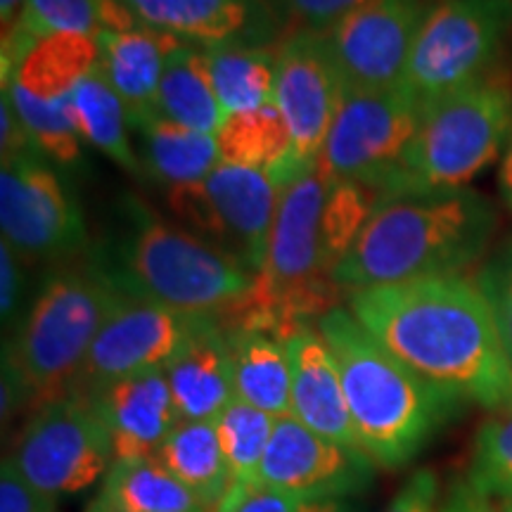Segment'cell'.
I'll list each match as a JSON object with an SVG mask.
<instances>
[{"label":"cell","mask_w":512,"mask_h":512,"mask_svg":"<svg viewBox=\"0 0 512 512\" xmlns=\"http://www.w3.org/2000/svg\"><path fill=\"white\" fill-rule=\"evenodd\" d=\"M358 323L415 375L489 411L512 406V368L489 302L463 275L351 292Z\"/></svg>","instance_id":"1"},{"label":"cell","mask_w":512,"mask_h":512,"mask_svg":"<svg viewBox=\"0 0 512 512\" xmlns=\"http://www.w3.org/2000/svg\"><path fill=\"white\" fill-rule=\"evenodd\" d=\"M496 226V207L472 188L380 197L332 283L356 292L460 275L482 259Z\"/></svg>","instance_id":"2"},{"label":"cell","mask_w":512,"mask_h":512,"mask_svg":"<svg viewBox=\"0 0 512 512\" xmlns=\"http://www.w3.org/2000/svg\"><path fill=\"white\" fill-rule=\"evenodd\" d=\"M316 330L337 358L361 451L389 470L406 465L458 399L403 366L349 309L325 311L316 320Z\"/></svg>","instance_id":"3"},{"label":"cell","mask_w":512,"mask_h":512,"mask_svg":"<svg viewBox=\"0 0 512 512\" xmlns=\"http://www.w3.org/2000/svg\"><path fill=\"white\" fill-rule=\"evenodd\" d=\"M100 259L131 297L207 316L240 304L256 280L238 259L164 221L136 197L124 200L117 245Z\"/></svg>","instance_id":"4"},{"label":"cell","mask_w":512,"mask_h":512,"mask_svg":"<svg viewBox=\"0 0 512 512\" xmlns=\"http://www.w3.org/2000/svg\"><path fill=\"white\" fill-rule=\"evenodd\" d=\"M124 297L100 256L57 268L5 342L3 375L36 406L69 394L95 337Z\"/></svg>","instance_id":"5"},{"label":"cell","mask_w":512,"mask_h":512,"mask_svg":"<svg viewBox=\"0 0 512 512\" xmlns=\"http://www.w3.org/2000/svg\"><path fill=\"white\" fill-rule=\"evenodd\" d=\"M512 126V86L484 76L422 110V121L396 169L392 195L467 188L501 155Z\"/></svg>","instance_id":"6"},{"label":"cell","mask_w":512,"mask_h":512,"mask_svg":"<svg viewBox=\"0 0 512 512\" xmlns=\"http://www.w3.org/2000/svg\"><path fill=\"white\" fill-rule=\"evenodd\" d=\"M512 31V0H437L408 60L403 88L422 110L491 74Z\"/></svg>","instance_id":"7"},{"label":"cell","mask_w":512,"mask_h":512,"mask_svg":"<svg viewBox=\"0 0 512 512\" xmlns=\"http://www.w3.org/2000/svg\"><path fill=\"white\" fill-rule=\"evenodd\" d=\"M8 458L29 484L55 501L102 482L114 463L105 422L79 394L38 406Z\"/></svg>","instance_id":"8"},{"label":"cell","mask_w":512,"mask_h":512,"mask_svg":"<svg viewBox=\"0 0 512 512\" xmlns=\"http://www.w3.org/2000/svg\"><path fill=\"white\" fill-rule=\"evenodd\" d=\"M420 121L422 105L406 88H344L318 162L337 181H356L380 197H389L396 169L413 143Z\"/></svg>","instance_id":"9"},{"label":"cell","mask_w":512,"mask_h":512,"mask_svg":"<svg viewBox=\"0 0 512 512\" xmlns=\"http://www.w3.org/2000/svg\"><path fill=\"white\" fill-rule=\"evenodd\" d=\"M280 188L261 171L219 164L202 183L166 190L178 221L197 238L264 271Z\"/></svg>","instance_id":"10"},{"label":"cell","mask_w":512,"mask_h":512,"mask_svg":"<svg viewBox=\"0 0 512 512\" xmlns=\"http://www.w3.org/2000/svg\"><path fill=\"white\" fill-rule=\"evenodd\" d=\"M216 323L219 316L176 311L126 294L95 337L69 394L91 396L126 377L166 370L192 339Z\"/></svg>","instance_id":"11"},{"label":"cell","mask_w":512,"mask_h":512,"mask_svg":"<svg viewBox=\"0 0 512 512\" xmlns=\"http://www.w3.org/2000/svg\"><path fill=\"white\" fill-rule=\"evenodd\" d=\"M0 230L24 261L67 259L86 245L79 202L41 155L3 159Z\"/></svg>","instance_id":"12"},{"label":"cell","mask_w":512,"mask_h":512,"mask_svg":"<svg viewBox=\"0 0 512 512\" xmlns=\"http://www.w3.org/2000/svg\"><path fill=\"white\" fill-rule=\"evenodd\" d=\"M437 0H366L323 31L344 88H403L418 34Z\"/></svg>","instance_id":"13"},{"label":"cell","mask_w":512,"mask_h":512,"mask_svg":"<svg viewBox=\"0 0 512 512\" xmlns=\"http://www.w3.org/2000/svg\"><path fill=\"white\" fill-rule=\"evenodd\" d=\"M344 95L323 31H290L275 48V100L299 159L318 162Z\"/></svg>","instance_id":"14"},{"label":"cell","mask_w":512,"mask_h":512,"mask_svg":"<svg viewBox=\"0 0 512 512\" xmlns=\"http://www.w3.org/2000/svg\"><path fill=\"white\" fill-rule=\"evenodd\" d=\"M373 465L363 451L320 437L287 415L275 420L254 486L283 494L349 498L373 479Z\"/></svg>","instance_id":"15"},{"label":"cell","mask_w":512,"mask_h":512,"mask_svg":"<svg viewBox=\"0 0 512 512\" xmlns=\"http://www.w3.org/2000/svg\"><path fill=\"white\" fill-rule=\"evenodd\" d=\"M86 399L110 432L114 463L155 458L178 425L164 370L112 382Z\"/></svg>","instance_id":"16"},{"label":"cell","mask_w":512,"mask_h":512,"mask_svg":"<svg viewBox=\"0 0 512 512\" xmlns=\"http://www.w3.org/2000/svg\"><path fill=\"white\" fill-rule=\"evenodd\" d=\"M145 27L195 48L264 43L271 29L266 0H121Z\"/></svg>","instance_id":"17"},{"label":"cell","mask_w":512,"mask_h":512,"mask_svg":"<svg viewBox=\"0 0 512 512\" xmlns=\"http://www.w3.org/2000/svg\"><path fill=\"white\" fill-rule=\"evenodd\" d=\"M285 347L292 373V418L320 437L361 451L330 344L316 328L302 325L285 339Z\"/></svg>","instance_id":"18"},{"label":"cell","mask_w":512,"mask_h":512,"mask_svg":"<svg viewBox=\"0 0 512 512\" xmlns=\"http://www.w3.org/2000/svg\"><path fill=\"white\" fill-rule=\"evenodd\" d=\"M100 69L128 112V124L155 114V102L166 62L188 43L145 24L98 36Z\"/></svg>","instance_id":"19"},{"label":"cell","mask_w":512,"mask_h":512,"mask_svg":"<svg viewBox=\"0 0 512 512\" xmlns=\"http://www.w3.org/2000/svg\"><path fill=\"white\" fill-rule=\"evenodd\" d=\"M98 64V36L50 34L3 57V86H15L43 102L67 100Z\"/></svg>","instance_id":"20"},{"label":"cell","mask_w":512,"mask_h":512,"mask_svg":"<svg viewBox=\"0 0 512 512\" xmlns=\"http://www.w3.org/2000/svg\"><path fill=\"white\" fill-rule=\"evenodd\" d=\"M164 375L169 380L178 422L219 418L223 408L235 399L228 335L221 323L192 339Z\"/></svg>","instance_id":"21"},{"label":"cell","mask_w":512,"mask_h":512,"mask_svg":"<svg viewBox=\"0 0 512 512\" xmlns=\"http://www.w3.org/2000/svg\"><path fill=\"white\" fill-rule=\"evenodd\" d=\"M216 147H219L221 164L261 171L278 188L311 166L299 159L290 128L275 105L254 112L228 114L216 131Z\"/></svg>","instance_id":"22"},{"label":"cell","mask_w":512,"mask_h":512,"mask_svg":"<svg viewBox=\"0 0 512 512\" xmlns=\"http://www.w3.org/2000/svg\"><path fill=\"white\" fill-rule=\"evenodd\" d=\"M235 396L273 418L292 415V373L285 339L268 330H226Z\"/></svg>","instance_id":"23"},{"label":"cell","mask_w":512,"mask_h":512,"mask_svg":"<svg viewBox=\"0 0 512 512\" xmlns=\"http://www.w3.org/2000/svg\"><path fill=\"white\" fill-rule=\"evenodd\" d=\"M140 145L143 174L164 185V190L202 183L221 164L216 136L171 124L150 114L131 124Z\"/></svg>","instance_id":"24"},{"label":"cell","mask_w":512,"mask_h":512,"mask_svg":"<svg viewBox=\"0 0 512 512\" xmlns=\"http://www.w3.org/2000/svg\"><path fill=\"white\" fill-rule=\"evenodd\" d=\"M136 27L140 22L121 0H24L15 22L3 29V57L50 34L100 36Z\"/></svg>","instance_id":"25"},{"label":"cell","mask_w":512,"mask_h":512,"mask_svg":"<svg viewBox=\"0 0 512 512\" xmlns=\"http://www.w3.org/2000/svg\"><path fill=\"white\" fill-rule=\"evenodd\" d=\"M93 503L114 512H214L157 456L112 463Z\"/></svg>","instance_id":"26"},{"label":"cell","mask_w":512,"mask_h":512,"mask_svg":"<svg viewBox=\"0 0 512 512\" xmlns=\"http://www.w3.org/2000/svg\"><path fill=\"white\" fill-rule=\"evenodd\" d=\"M155 114L171 124L216 136L228 114L216 98L204 48L181 46L171 55L159 83Z\"/></svg>","instance_id":"27"},{"label":"cell","mask_w":512,"mask_h":512,"mask_svg":"<svg viewBox=\"0 0 512 512\" xmlns=\"http://www.w3.org/2000/svg\"><path fill=\"white\" fill-rule=\"evenodd\" d=\"M72 110L83 143L110 157L126 174L145 176L138 150L131 140L133 131L124 102L105 79L100 64L74 88Z\"/></svg>","instance_id":"28"},{"label":"cell","mask_w":512,"mask_h":512,"mask_svg":"<svg viewBox=\"0 0 512 512\" xmlns=\"http://www.w3.org/2000/svg\"><path fill=\"white\" fill-rule=\"evenodd\" d=\"M157 458L209 508L216 510L223 501L230 475L214 420H181L159 448Z\"/></svg>","instance_id":"29"},{"label":"cell","mask_w":512,"mask_h":512,"mask_svg":"<svg viewBox=\"0 0 512 512\" xmlns=\"http://www.w3.org/2000/svg\"><path fill=\"white\" fill-rule=\"evenodd\" d=\"M204 55L223 112L240 114L273 105L275 50L264 43H228L207 48Z\"/></svg>","instance_id":"30"},{"label":"cell","mask_w":512,"mask_h":512,"mask_svg":"<svg viewBox=\"0 0 512 512\" xmlns=\"http://www.w3.org/2000/svg\"><path fill=\"white\" fill-rule=\"evenodd\" d=\"M275 420L278 418L249 406L238 396L214 420L230 475L228 491H242L254 486Z\"/></svg>","instance_id":"31"},{"label":"cell","mask_w":512,"mask_h":512,"mask_svg":"<svg viewBox=\"0 0 512 512\" xmlns=\"http://www.w3.org/2000/svg\"><path fill=\"white\" fill-rule=\"evenodd\" d=\"M380 195L368 185L332 178L320 216V268L332 280V271L351 252L373 216Z\"/></svg>","instance_id":"32"},{"label":"cell","mask_w":512,"mask_h":512,"mask_svg":"<svg viewBox=\"0 0 512 512\" xmlns=\"http://www.w3.org/2000/svg\"><path fill=\"white\" fill-rule=\"evenodd\" d=\"M10 93L12 105L27 128L36 152L46 162L60 169H74L83 159V138L76 126L72 98L43 102L22 93L15 86H3Z\"/></svg>","instance_id":"33"},{"label":"cell","mask_w":512,"mask_h":512,"mask_svg":"<svg viewBox=\"0 0 512 512\" xmlns=\"http://www.w3.org/2000/svg\"><path fill=\"white\" fill-rule=\"evenodd\" d=\"M467 482L491 501L512 503V406L479 427Z\"/></svg>","instance_id":"34"},{"label":"cell","mask_w":512,"mask_h":512,"mask_svg":"<svg viewBox=\"0 0 512 512\" xmlns=\"http://www.w3.org/2000/svg\"><path fill=\"white\" fill-rule=\"evenodd\" d=\"M214 512H351L347 498L283 494L271 489L228 491Z\"/></svg>","instance_id":"35"},{"label":"cell","mask_w":512,"mask_h":512,"mask_svg":"<svg viewBox=\"0 0 512 512\" xmlns=\"http://www.w3.org/2000/svg\"><path fill=\"white\" fill-rule=\"evenodd\" d=\"M475 283L489 302L498 337L512 368V240L486 261Z\"/></svg>","instance_id":"36"},{"label":"cell","mask_w":512,"mask_h":512,"mask_svg":"<svg viewBox=\"0 0 512 512\" xmlns=\"http://www.w3.org/2000/svg\"><path fill=\"white\" fill-rule=\"evenodd\" d=\"M366 0H278L292 31H328Z\"/></svg>","instance_id":"37"},{"label":"cell","mask_w":512,"mask_h":512,"mask_svg":"<svg viewBox=\"0 0 512 512\" xmlns=\"http://www.w3.org/2000/svg\"><path fill=\"white\" fill-rule=\"evenodd\" d=\"M57 501L38 491L17 470L10 458L0 467V512H57Z\"/></svg>","instance_id":"38"},{"label":"cell","mask_w":512,"mask_h":512,"mask_svg":"<svg viewBox=\"0 0 512 512\" xmlns=\"http://www.w3.org/2000/svg\"><path fill=\"white\" fill-rule=\"evenodd\" d=\"M439 510V477L434 470H415L399 494L389 503L387 512H437Z\"/></svg>","instance_id":"39"},{"label":"cell","mask_w":512,"mask_h":512,"mask_svg":"<svg viewBox=\"0 0 512 512\" xmlns=\"http://www.w3.org/2000/svg\"><path fill=\"white\" fill-rule=\"evenodd\" d=\"M22 256L8 242H0V316L3 325L15 323L24 294V271Z\"/></svg>","instance_id":"40"},{"label":"cell","mask_w":512,"mask_h":512,"mask_svg":"<svg viewBox=\"0 0 512 512\" xmlns=\"http://www.w3.org/2000/svg\"><path fill=\"white\" fill-rule=\"evenodd\" d=\"M0 152H3V159L22 157V155H38L34 143H31L27 128H24L22 119L12 105L10 93H0Z\"/></svg>","instance_id":"41"},{"label":"cell","mask_w":512,"mask_h":512,"mask_svg":"<svg viewBox=\"0 0 512 512\" xmlns=\"http://www.w3.org/2000/svg\"><path fill=\"white\" fill-rule=\"evenodd\" d=\"M437 512H496L494 501L479 494V491L470 482H458L453 484V489L448 491L446 501L439 505Z\"/></svg>","instance_id":"42"},{"label":"cell","mask_w":512,"mask_h":512,"mask_svg":"<svg viewBox=\"0 0 512 512\" xmlns=\"http://www.w3.org/2000/svg\"><path fill=\"white\" fill-rule=\"evenodd\" d=\"M498 190H501L505 207L512 211V126L501 152V166H498Z\"/></svg>","instance_id":"43"},{"label":"cell","mask_w":512,"mask_h":512,"mask_svg":"<svg viewBox=\"0 0 512 512\" xmlns=\"http://www.w3.org/2000/svg\"><path fill=\"white\" fill-rule=\"evenodd\" d=\"M24 0H0V19H3V29H8L15 22L19 10H22Z\"/></svg>","instance_id":"44"},{"label":"cell","mask_w":512,"mask_h":512,"mask_svg":"<svg viewBox=\"0 0 512 512\" xmlns=\"http://www.w3.org/2000/svg\"><path fill=\"white\" fill-rule=\"evenodd\" d=\"M86 512H114V510H107V508H100V505H95V503H91L86 508Z\"/></svg>","instance_id":"45"},{"label":"cell","mask_w":512,"mask_h":512,"mask_svg":"<svg viewBox=\"0 0 512 512\" xmlns=\"http://www.w3.org/2000/svg\"><path fill=\"white\" fill-rule=\"evenodd\" d=\"M266 3H268V5H271V8H273V5H275V0H266Z\"/></svg>","instance_id":"46"},{"label":"cell","mask_w":512,"mask_h":512,"mask_svg":"<svg viewBox=\"0 0 512 512\" xmlns=\"http://www.w3.org/2000/svg\"><path fill=\"white\" fill-rule=\"evenodd\" d=\"M508 512H512V503H510V505H508Z\"/></svg>","instance_id":"47"},{"label":"cell","mask_w":512,"mask_h":512,"mask_svg":"<svg viewBox=\"0 0 512 512\" xmlns=\"http://www.w3.org/2000/svg\"><path fill=\"white\" fill-rule=\"evenodd\" d=\"M505 512H508V510H505Z\"/></svg>","instance_id":"48"}]
</instances>
